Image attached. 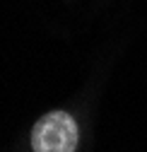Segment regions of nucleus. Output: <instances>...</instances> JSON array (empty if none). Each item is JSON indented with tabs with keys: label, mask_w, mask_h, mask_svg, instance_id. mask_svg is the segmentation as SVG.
I'll return each instance as SVG.
<instances>
[{
	"label": "nucleus",
	"mask_w": 147,
	"mask_h": 152,
	"mask_svg": "<svg viewBox=\"0 0 147 152\" xmlns=\"http://www.w3.org/2000/svg\"><path fill=\"white\" fill-rule=\"evenodd\" d=\"M34 152H75L77 123L65 111H51L36 121L31 130Z\"/></svg>",
	"instance_id": "obj_1"
}]
</instances>
